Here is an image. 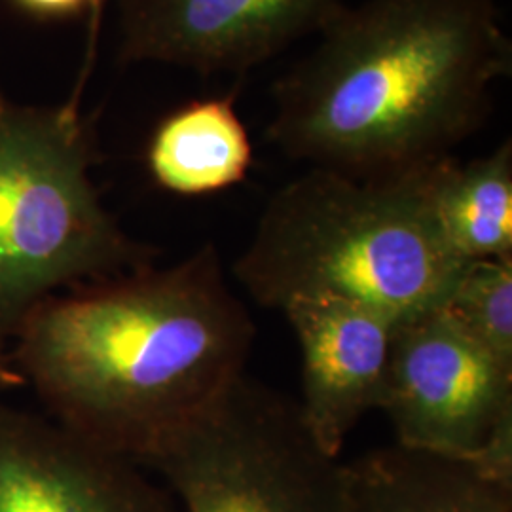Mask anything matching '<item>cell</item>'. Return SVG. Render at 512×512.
I'll return each mask as SVG.
<instances>
[{"label":"cell","instance_id":"5","mask_svg":"<svg viewBox=\"0 0 512 512\" xmlns=\"http://www.w3.org/2000/svg\"><path fill=\"white\" fill-rule=\"evenodd\" d=\"M181 512H351L348 465L311 435L298 401L247 374L141 461Z\"/></svg>","mask_w":512,"mask_h":512},{"label":"cell","instance_id":"7","mask_svg":"<svg viewBox=\"0 0 512 512\" xmlns=\"http://www.w3.org/2000/svg\"><path fill=\"white\" fill-rule=\"evenodd\" d=\"M120 57L243 74L315 37L348 0H116Z\"/></svg>","mask_w":512,"mask_h":512},{"label":"cell","instance_id":"2","mask_svg":"<svg viewBox=\"0 0 512 512\" xmlns=\"http://www.w3.org/2000/svg\"><path fill=\"white\" fill-rule=\"evenodd\" d=\"M274 88L268 139L289 158L391 177L448 158L512 73L495 0H363Z\"/></svg>","mask_w":512,"mask_h":512},{"label":"cell","instance_id":"14","mask_svg":"<svg viewBox=\"0 0 512 512\" xmlns=\"http://www.w3.org/2000/svg\"><path fill=\"white\" fill-rule=\"evenodd\" d=\"M21 12L38 19H69L92 14L95 19L105 0H12Z\"/></svg>","mask_w":512,"mask_h":512},{"label":"cell","instance_id":"12","mask_svg":"<svg viewBox=\"0 0 512 512\" xmlns=\"http://www.w3.org/2000/svg\"><path fill=\"white\" fill-rule=\"evenodd\" d=\"M431 200L440 228L463 260L512 258V145L459 164L431 169Z\"/></svg>","mask_w":512,"mask_h":512},{"label":"cell","instance_id":"10","mask_svg":"<svg viewBox=\"0 0 512 512\" xmlns=\"http://www.w3.org/2000/svg\"><path fill=\"white\" fill-rule=\"evenodd\" d=\"M351 512H512V482L465 459L393 446L348 465Z\"/></svg>","mask_w":512,"mask_h":512},{"label":"cell","instance_id":"6","mask_svg":"<svg viewBox=\"0 0 512 512\" xmlns=\"http://www.w3.org/2000/svg\"><path fill=\"white\" fill-rule=\"evenodd\" d=\"M382 410L399 446L476 463L512 421V366L423 311L395 327Z\"/></svg>","mask_w":512,"mask_h":512},{"label":"cell","instance_id":"4","mask_svg":"<svg viewBox=\"0 0 512 512\" xmlns=\"http://www.w3.org/2000/svg\"><path fill=\"white\" fill-rule=\"evenodd\" d=\"M92 164V137L74 105H21L0 92L4 351L48 298L150 266L101 202Z\"/></svg>","mask_w":512,"mask_h":512},{"label":"cell","instance_id":"8","mask_svg":"<svg viewBox=\"0 0 512 512\" xmlns=\"http://www.w3.org/2000/svg\"><path fill=\"white\" fill-rule=\"evenodd\" d=\"M135 461L0 403V512H181Z\"/></svg>","mask_w":512,"mask_h":512},{"label":"cell","instance_id":"3","mask_svg":"<svg viewBox=\"0 0 512 512\" xmlns=\"http://www.w3.org/2000/svg\"><path fill=\"white\" fill-rule=\"evenodd\" d=\"M435 164L370 179L310 167L266 203L236 279L279 311L294 300L332 298L401 323L439 308L469 260L435 215Z\"/></svg>","mask_w":512,"mask_h":512},{"label":"cell","instance_id":"9","mask_svg":"<svg viewBox=\"0 0 512 512\" xmlns=\"http://www.w3.org/2000/svg\"><path fill=\"white\" fill-rule=\"evenodd\" d=\"M302 349V418L332 454L372 408H382L397 321L365 306L294 300L283 308Z\"/></svg>","mask_w":512,"mask_h":512},{"label":"cell","instance_id":"13","mask_svg":"<svg viewBox=\"0 0 512 512\" xmlns=\"http://www.w3.org/2000/svg\"><path fill=\"white\" fill-rule=\"evenodd\" d=\"M439 308L478 346L512 366V258L469 260Z\"/></svg>","mask_w":512,"mask_h":512},{"label":"cell","instance_id":"15","mask_svg":"<svg viewBox=\"0 0 512 512\" xmlns=\"http://www.w3.org/2000/svg\"><path fill=\"white\" fill-rule=\"evenodd\" d=\"M16 387H23L18 370L12 363V357L8 351L0 349V391H10Z\"/></svg>","mask_w":512,"mask_h":512},{"label":"cell","instance_id":"11","mask_svg":"<svg viewBox=\"0 0 512 512\" xmlns=\"http://www.w3.org/2000/svg\"><path fill=\"white\" fill-rule=\"evenodd\" d=\"M154 183L179 196H207L241 183L253 165V143L236 95L186 103L154 129L147 150Z\"/></svg>","mask_w":512,"mask_h":512},{"label":"cell","instance_id":"1","mask_svg":"<svg viewBox=\"0 0 512 512\" xmlns=\"http://www.w3.org/2000/svg\"><path fill=\"white\" fill-rule=\"evenodd\" d=\"M255 325L205 245L55 294L19 327L10 357L50 418L135 461L245 374Z\"/></svg>","mask_w":512,"mask_h":512}]
</instances>
